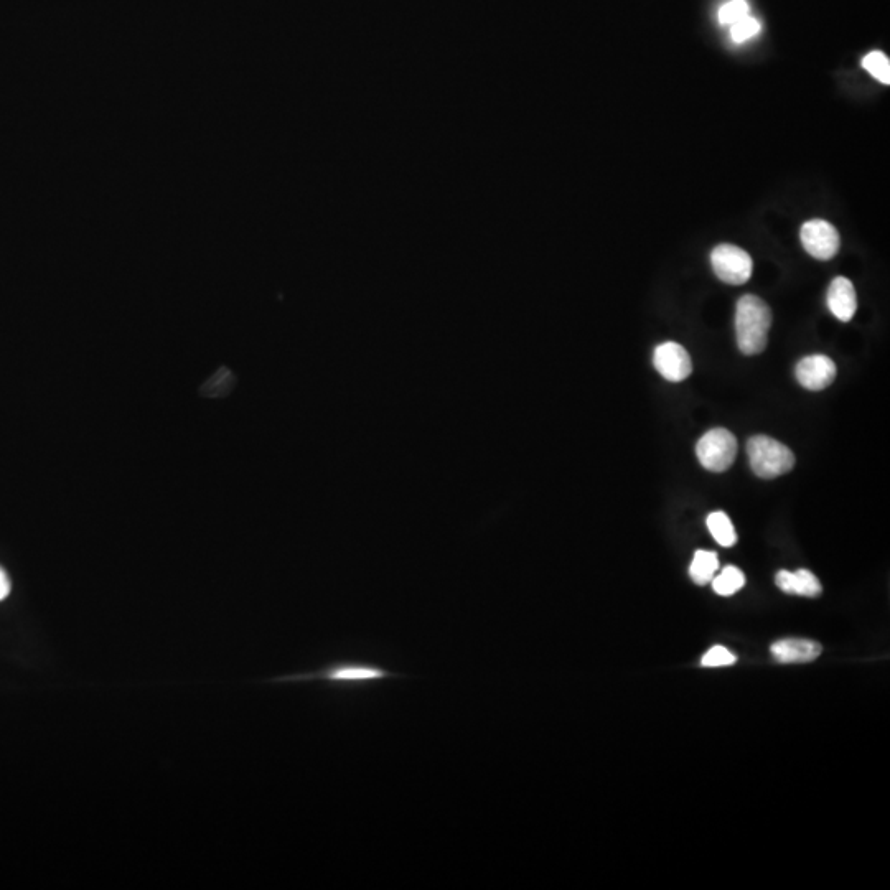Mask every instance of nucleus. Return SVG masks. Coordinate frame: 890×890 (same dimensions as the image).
I'll return each mask as SVG.
<instances>
[{"label": "nucleus", "mask_w": 890, "mask_h": 890, "mask_svg": "<svg viewBox=\"0 0 890 890\" xmlns=\"http://www.w3.org/2000/svg\"><path fill=\"white\" fill-rule=\"evenodd\" d=\"M719 569V558L712 551H696L693 563L689 567V576L698 586H706L716 576Z\"/></svg>", "instance_id": "f8f14e48"}, {"label": "nucleus", "mask_w": 890, "mask_h": 890, "mask_svg": "<svg viewBox=\"0 0 890 890\" xmlns=\"http://www.w3.org/2000/svg\"><path fill=\"white\" fill-rule=\"evenodd\" d=\"M408 676L398 671L389 670L385 666L368 663V661H337L325 666L324 670L307 673V675L294 676L289 680H319L340 688H366L373 684L383 683L388 680H404Z\"/></svg>", "instance_id": "f257e3e1"}, {"label": "nucleus", "mask_w": 890, "mask_h": 890, "mask_svg": "<svg viewBox=\"0 0 890 890\" xmlns=\"http://www.w3.org/2000/svg\"><path fill=\"white\" fill-rule=\"evenodd\" d=\"M760 30H762V25H760L759 20L754 19V17H744V19L739 20L736 24L731 25V35L732 40L737 43H744L750 38L757 37L759 35Z\"/></svg>", "instance_id": "dca6fc26"}, {"label": "nucleus", "mask_w": 890, "mask_h": 890, "mask_svg": "<svg viewBox=\"0 0 890 890\" xmlns=\"http://www.w3.org/2000/svg\"><path fill=\"white\" fill-rule=\"evenodd\" d=\"M747 455L752 472L765 480L782 477L795 467L792 450L769 436L750 437L747 441Z\"/></svg>", "instance_id": "7ed1b4c3"}, {"label": "nucleus", "mask_w": 890, "mask_h": 890, "mask_svg": "<svg viewBox=\"0 0 890 890\" xmlns=\"http://www.w3.org/2000/svg\"><path fill=\"white\" fill-rule=\"evenodd\" d=\"M711 264L716 276L731 286H742L749 281L754 271L749 253L734 244H719L712 251Z\"/></svg>", "instance_id": "39448f33"}, {"label": "nucleus", "mask_w": 890, "mask_h": 890, "mask_svg": "<svg viewBox=\"0 0 890 890\" xmlns=\"http://www.w3.org/2000/svg\"><path fill=\"white\" fill-rule=\"evenodd\" d=\"M736 661L737 658L734 653L729 652L726 647L716 645V647H712L711 650L703 656L701 666H704V668H722V666L736 665Z\"/></svg>", "instance_id": "a211bd4d"}, {"label": "nucleus", "mask_w": 890, "mask_h": 890, "mask_svg": "<svg viewBox=\"0 0 890 890\" xmlns=\"http://www.w3.org/2000/svg\"><path fill=\"white\" fill-rule=\"evenodd\" d=\"M823 652L820 643L806 638H783L773 643L770 653L778 663L792 665V663H811L818 660Z\"/></svg>", "instance_id": "1a4fd4ad"}, {"label": "nucleus", "mask_w": 890, "mask_h": 890, "mask_svg": "<svg viewBox=\"0 0 890 890\" xmlns=\"http://www.w3.org/2000/svg\"><path fill=\"white\" fill-rule=\"evenodd\" d=\"M10 594V581L7 574L0 569V600H4Z\"/></svg>", "instance_id": "6ab92c4d"}, {"label": "nucleus", "mask_w": 890, "mask_h": 890, "mask_svg": "<svg viewBox=\"0 0 890 890\" xmlns=\"http://www.w3.org/2000/svg\"><path fill=\"white\" fill-rule=\"evenodd\" d=\"M801 244L806 253L820 261L834 258L839 251V233L831 223L825 220H811L801 226Z\"/></svg>", "instance_id": "423d86ee"}, {"label": "nucleus", "mask_w": 890, "mask_h": 890, "mask_svg": "<svg viewBox=\"0 0 890 890\" xmlns=\"http://www.w3.org/2000/svg\"><path fill=\"white\" fill-rule=\"evenodd\" d=\"M828 307L831 314L841 322H849L858 310V296L853 282L846 277H836L828 289Z\"/></svg>", "instance_id": "9d476101"}, {"label": "nucleus", "mask_w": 890, "mask_h": 890, "mask_svg": "<svg viewBox=\"0 0 890 890\" xmlns=\"http://www.w3.org/2000/svg\"><path fill=\"white\" fill-rule=\"evenodd\" d=\"M711 582L712 589H714L716 594L729 597V595H734L737 591H741L745 584V576L741 569H737V567L734 566H727L722 569L719 576H714V579H712Z\"/></svg>", "instance_id": "4468645a"}, {"label": "nucleus", "mask_w": 890, "mask_h": 890, "mask_svg": "<svg viewBox=\"0 0 890 890\" xmlns=\"http://www.w3.org/2000/svg\"><path fill=\"white\" fill-rule=\"evenodd\" d=\"M708 528L712 538L716 539L717 544H721L724 548H732L737 543L734 525L724 511H714L708 516Z\"/></svg>", "instance_id": "ddd939ff"}, {"label": "nucleus", "mask_w": 890, "mask_h": 890, "mask_svg": "<svg viewBox=\"0 0 890 890\" xmlns=\"http://www.w3.org/2000/svg\"><path fill=\"white\" fill-rule=\"evenodd\" d=\"M795 376L803 388L821 391L828 388L836 378V365L830 356L811 355L798 361Z\"/></svg>", "instance_id": "6e6552de"}, {"label": "nucleus", "mask_w": 890, "mask_h": 890, "mask_svg": "<svg viewBox=\"0 0 890 890\" xmlns=\"http://www.w3.org/2000/svg\"><path fill=\"white\" fill-rule=\"evenodd\" d=\"M862 68L884 85H890V61L882 52H871L862 60Z\"/></svg>", "instance_id": "2eb2a0df"}, {"label": "nucleus", "mask_w": 890, "mask_h": 890, "mask_svg": "<svg viewBox=\"0 0 890 890\" xmlns=\"http://www.w3.org/2000/svg\"><path fill=\"white\" fill-rule=\"evenodd\" d=\"M653 365L665 380L673 381V383L686 380L693 371L691 356L681 347L680 343L675 342H666L660 347H656Z\"/></svg>", "instance_id": "0eeeda50"}, {"label": "nucleus", "mask_w": 890, "mask_h": 890, "mask_svg": "<svg viewBox=\"0 0 890 890\" xmlns=\"http://www.w3.org/2000/svg\"><path fill=\"white\" fill-rule=\"evenodd\" d=\"M696 455L704 469L721 474L736 460L737 439L727 429H711L699 439Z\"/></svg>", "instance_id": "20e7f679"}, {"label": "nucleus", "mask_w": 890, "mask_h": 890, "mask_svg": "<svg viewBox=\"0 0 890 890\" xmlns=\"http://www.w3.org/2000/svg\"><path fill=\"white\" fill-rule=\"evenodd\" d=\"M778 589H782L785 594L801 595V597H820L821 584L818 577L808 569H798V571H780L775 577Z\"/></svg>", "instance_id": "9b49d317"}, {"label": "nucleus", "mask_w": 890, "mask_h": 890, "mask_svg": "<svg viewBox=\"0 0 890 890\" xmlns=\"http://www.w3.org/2000/svg\"><path fill=\"white\" fill-rule=\"evenodd\" d=\"M772 310L757 296H744L737 302V347L744 355H759L769 342Z\"/></svg>", "instance_id": "f03ea898"}, {"label": "nucleus", "mask_w": 890, "mask_h": 890, "mask_svg": "<svg viewBox=\"0 0 890 890\" xmlns=\"http://www.w3.org/2000/svg\"><path fill=\"white\" fill-rule=\"evenodd\" d=\"M749 15V4L745 0H731L719 10V22L722 25H734Z\"/></svg>", "instance_id": "f3484780"}]
</instances>
